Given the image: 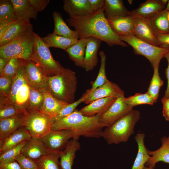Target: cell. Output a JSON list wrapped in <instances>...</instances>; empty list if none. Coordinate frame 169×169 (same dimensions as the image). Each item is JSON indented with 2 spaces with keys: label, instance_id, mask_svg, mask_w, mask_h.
<instances>
[{
  "label": "cell",
  "instance_id": "cell-4",
  "mask_svg": "<svg viewBox=\"0 0 169 169\" xmlns=\"http://www.w3.org/2000/svg\"><path fill=\"white\" fill-rule=\"evenodd\" d=\"M140 118V112L133 110L103 130L101 137L110 145L125 142L134 133V127Z\"/></svg>",
  "mask_w": 169,
  "mask_h": 169
},
{
  "label": "cell",
  "instance_id": "cell-17",
  "mask_svg": "<svg viewBox=\"0 0 169 169\" xmlns=\"http://www.w3.org/2000/svg\"><path fill=\"white\" fill-rule=\"evenodd\" d=\"M84 60V69L86 72L92 70L98 61L97 52L102 41L93 37L87 38Z\"/></svg>",
  "mask_w": 169,
  "mask_h": 169
},
{
  "label": "cell",
  "instance_id": "cell-53",
  "mask_svg": "<svg viewBox=\"0 0 169 169\" xmlns=\"http://www.w3.org/2000/svg\"><path fill=\"white\" fill-rule=\"evenodd\" d=\"M168 1L167 0H161L162 3L165 6L167 3Z\"/></svg>",
  "mask_w": 169,
  "mask_h": 169
},
{
  "label": "cell",
  "instance_id": "cell-25",
  "mask_svg": "<svg viewBox=\"0 0 169 169\" xmlns=\"http://www.w3.org/2000/svg\"><path fill=\"white\" fill-rule=\"evenodd\" d=\"M15 13L18 19L30 21L31 19L36 20L38 13L28 0H10Z\"/></svg>",
  "mask_w": 169,
  "mask_h": 169
},
{
  "label": "cell",
  "instance_id": "cell-33",
  "mask_svg": "<svg viewBox=\"0 0 169 169\" xmlns=\"http://www.w3.org/2000/svg\"><path fill=\"white\" fill-rule=\"evenodd\" d=\"M18 19L15 13L10 0H1L0 24L10 23Z\"/></svg>",
  "mask_w": 169,
  "mask_h": 169
},
{
  "label": "cell",
  "instance_id": "cell-28",
  "mask_svg": "<svg viewBox=\"0 0 169 169\" xmlns=\"http://www.w3.org/2000/svg\"><path fill=\"white\" fill-rule=\"evenodd\" d=\"M169 12L165 9L147 19L155 36L169 33V24L167 18Z\"/></svg>",
  "mask_w": 169,
  "mask_h": 169
},
{
  "label": "cell",
  "instance_id": "cell-34",
  "mask_svg": "<svg viewBox=\"0 0 169 169\" xmlns=\"http://www.w3.org/2000/svg\"><path fill=\"white\" fill-rule=\"evenodd\" d=\"M43 102V96L40 90L29 86V97L26 109L27 111H40Z\"/></svg>",
  "mask_w": 169,
  "mask_h": 169
},
{
  "label": "cell",
  "instance_id": "cell-35",
  "mask_svg": "<svg viewBox=\"0 0 169 169\" xmlns=\"http://www.w3.org/2000/svg\"><path fill=\"white\" fill-rule=\"evenodd\" d=\"M60 153L50 152L39 161L35 162L38 169H60Z\"/></svg>",
  "mask_w": 169,
  "mask_h": 169
},
{
  "label": "cell",
  "instance_id": "cell-6",
  "mask_svg": "<svg viewBox=\"0 0 169 169\" xmlns=\"http://www.w3.org/2000/svg\"><path fill=\"white\" fill-rule=\"evenodd\" d=\"M33 26L9 43L0 47V58L30 60L33 44Z\"/></svg>",
  "mask_w": 169,
  "mask_h": 169
},
{
  "label": "cell",
  "instance_id": "cell-50",
  "mask_svg": "<svg viewBox=\"0 0 169 169\" xmlns=\"http://www.w3.org/2000/svg\"><path fill=\"white\" fill-rule=\"evenodd\" d=\"M10 59L8 58H0V74L2 72Z\"/></svg>",
  "mask_w": 169,
  "mask_h": 169
},
{
  "label": "cell",
  "instance_id": "cell-8",
  "mask_svg": "<svg viewBox=\"0 0 169 169\" xmlns=\"http://www.w3.org/2000/svg\"><path fill=\"white\" fill-rule=\"evenodd\" d=\"M54 122L53 119L40 111H27L24 127L31 137L41 138L51 131Z\"/></svg>",
  "mask_w": 169,
  "mask_h": 169
},
{
  "label": "cell",
  "instance_id": "cell-23",
  "mask_svg": "<svg viewBox=\"0 0 169 169\" xmlns=\"http://www.w3.org/2000/svg\"><path fill=\"white\" fill-rule=\"evenodd\" d=\"M165 8L161 0H148L141 3L137 8L130 11V14L148 19Z\"/></svg>",
  "mask_w": 169,
  "mask_h": 169
},
{
  "label": "cell",
  "instance_id": "cell-1",
  "mask_svg": "<svg viewBox=\"0 0 169 169\" xmlns=\"http://www.w3.org/2000/svg\"><path fill=\"white\" fill-rule=\"evenodd\" d=\"M66 21L69 26L74 28L79 39L93 37L105 42L109 46H127L111 28L104 15V9L81 17H69Z\"/></svg>",
  "mask_w": 169,
  "mask_h": 169
},
{
  "label": "cell",
  "instance_id": "cell-54",
  "mask_svg": "<svg viewBox=\"0 0 169 169\" xmlns=\"http://www.w3.org/2000/svg\"><path fill=\"white\" fill-rule=\"evenodd\" d=\"M165 9L169 12V0L168 1L166 6V7Z\"/></svg>",
  "mask_w": 169,
  "mask_h": 169
},
{
  "label": "cell",
  "instance_id": "cell-38",
  "mask_svg": "<svg viewBox=\"0 0 169 169\" xmlns=\"http://www.w3.org/2000/svg\"><path fill=\"white\" fill-rule=\"evenodd\" d=\"M99 54L100 58V66L97 78L92 84L91 88L87 90L89 92L102 85L108 80L106 76L105 70L106 55L102 50L100 51Z\"/></svg>",
  "mask_w": 169,
  "mask_h": 169
},
{
  "label": "cell",
  "instance_id": "cell-45",
  "mask_svg": "<svg viewBox=\"0 0 169 169\" xmlns=\"http://www.w3.org/2000/svg\"><path fill=\"white\" fill-rule=\"evenodd\" d=\"M28 1L38 13L44 10L49 2V0H28Z\"/></svg>",
  "mask_w": 169,
  "mask_h": 169
},
{
  "label": "cell",
  "instance_id": "cell-11",
  "mask_svg": "<svg viewBox=\"0 0 169 169\" xmlns=\"http://www.w3.org/2000/svg\"><path fill=\"white\" fill-rule=\"evenodd\" d=\"M84 95L85 97L83 102L87 104L101 98L108 97L117 98L124 96V91L117 84L108 80L91 92L87 90Z\"/></svg>",
  "mask_w": 169,
  "mask_h": 169
},
{
  "label": "cell",
  "instance_id": "cell-30",
  "mask_svg": "<svg viewBox=\"0 0 169 169\" xmlns=\"http://www.w3.org/2000/svg\"><path fill=\"white\" fill-rule=\"evenodd\" d=\"M104 14L106 19L130 15L121 0H104Z\"/></svg>",
  "mask_w": 169,
  "mask_h": 169
},
{
  "label": "cell",
  "instance_id": "cell-3",
  "mask_svg": "<svg viewBox=\"0 0 169 169\" xmlns=\"http://www.w3.org/2000/svg\"><path fill=\"white\" fill-rule=\"evenodd\" d=\"M77 84L75 72L64 68L59 74L47 77L46 89L56 99L70 104L74 102Z\"/></svg>",
  "mask_w": 169,
  "mask_h": 169
},
{
  "label": "cell",
  "instance_id": "cell-15",
  "mask_svg": "<svg viewBox=\"0 0 169 169\" xmlns=\"http://www.w3.org/2000/svg\"><path fill=\"white\" fill-rule=\"evenodd\" d=\"M132 15L134 18V35L148 43L156 46H160L148 20L138 16Z\"/></svg>",
  "mask_w": 169,
  "mask_h": 169
},
{
  "label": "cell",
  "instance_id": "cell-18",
  "mask_svg": "<svg viewBox=\"0 0 169 169\" xmlns=\"http://www.w3.org/2000/svg\"><path fill=\"white\" fill-rule=\"evenodd\" d=\"M117 98L108 97L97 100L83 107L79 112L84 115L92 117L100 116L106 111L113 104Z\"/></svg>",
  "mask_w": 169,
  "mask_h": 169
},
{
  "label": "cell",
  "instance_id": "cell-16",
  "mask_svg": "<svg viewBox=\"0 0 169 169\" xmlns=\"http://www.w3.org/2000/svg\"><path fill=\"white\" fill-rule=\"evenodd\" d=\"M43 94L44 102L40 111L53 119L61 110L69 104L59 100L52 95L45 88L39 90Z\"/></svg>",
  "mask_w": 169,
  "mask_h": 169
},
{
  "label": "cell",
  "instance_id": "cell-27",
  "mask_svg": "<svg viewBox=\"0 0 169 169\" xmlns=\"http://www.w3.org/2000/svg\"><path fill=\"white\" fill-rule=\"evenodd\" d=\"M87 38L79 39L77 42L65 51L75 64L84 68V60Z\"/></svg>",
  "mask_w": 169,
  "mask_h": 169
},
{
  "label": "cell",
  "instance_id": "cell-42",
  "mask_svg": "<svg viewBox=\"0 0 169 169\" xmlns=\"http://www.w3.org/2000/svg\"><path fill=\"white\" fill-rule=\"evenodd\" d=\"M85 96L84 94L82 96L76 101L69 104L64 106L61 110L58 115L54 119V122L57 120L64 117L73 113L77 107L84 100Z\"/></svg>",
  "mask_w": 169,
  "mask_h": 169
},
{
  "label": "cell",
  "instance_id": "cell-2",
  "mask_svg": "<svg viewBox=\"0 0 169 169\" xmlns=\"http://www.w3.org/2000/svg\"><path fill=\"white\" fill-rule=\"evenodd\" d=\"M100 115H84L75 110L64 117L55 121L51 130H69L74 131L78 140L81 136L98 138L101 137L104 127L99 121Z\"/></svg>",
  "mask_w": 169,
  "mask_h": 169
},
{
  "label": "cell",
  "instance_id": "cell-29",
  "mask_svg": "<svg viewBox=\"0 0 169 169\" xmlns=\"http://www.w3.org/2000/svg\"><path fill=\"white\" fill-rule=\"evenodd\" d=\"M52 15L54 22L53 33L69 38L79 39L77 32L69 28L60 13L55 11Z\"/></svg>",
  "mask_w": 169,
  "mask_h": 169
},
{
  "label": "cell",
  "instance_id": "cell-39",
  "mask_svg": "<svg viewBox=\"0 0 169 169\" xmlns=\"http://www.w3.org/2000/svg\"><path fill=\"white\" fill-rule=\"evenodd\" d=\"M27 112L24 108L11 104L0 106V120L23 115Z\"/></svg>",
  "mask_w": 169,
  "mask_h": 169
},
{
  "label": "cell",
  "instance_id": "cell-56",
  "mask_svg": "<svg viewBox=\"0 0 169 169\" xmlns=\"http://www.w3.org/2000/svg\"><path fill=\"white\" fill-rule=\"evenodd\" d=\"M167 18H168V23H169V13H168V14Z\"/></svg>",
  "mask_w": 169,
  "mask_h": 169
},
{
  "label": "cell",
  "instance_id": "cell-13",
  "mask_svg": "<svg viewBox=\"0 0 169 169\" xmlns=\"http://www.w3.org/2000/svg\"><path fill=\"white\" fill-rule=\"evenodd\" d=\"M50 152L41 139L31 137L26 141L21 153L26 157L36 161Z\"/></svg>",
  "mask_w": 169,
  "mask_h": 169
},
{
  "label": "cell",
  "instance_id": "cell-24",
  "mask_svg": "<svg viewBox=\"0 0 169 169\" xmlns=\"http://www.w3.org/2000/svg\"><path fill=\"white\" fill-rule=\"evenodd\" d=\"M80 148V144L78 140L72 138L69 141L64 149L60 153V169H72L76 152Z\"/></svg>",
  "mask_w": 169,
  "mask_h": 169
},
{
  "label": "cell",
  "instance_id": "cell-37",
  "mask_svg": "<svg viewBox=\"0 0 169 169\" xmlns=\"http://www.w3.org/2000/svg\"><path fill=\"white\" fill-rule=\"evenodd\" d=\"M159 65H157L153 68V74L147 91L155 102L158 99L160 90L163 84V80L159 76Z\"/></svg>",
  "mask_w": 169,
  "mask_h": 169
},
{
  "label": "cell",
  "instance_id": "cell-47",
  "mask_svg": "<svg viewBox=\"0 0 169 169\" xmlns=\"http://www.w3.org/2000/svg\"><path fill=\"white\" fill-rule=\"evenodd\" d=\"M168 62V66L166 70V75L167 79V86L164 97L165 98H169V51L164 56Z\"/></svg>",
  "mask_w": 169,
  "mask_h": 169
},
{
  "label": "cell",
  "instance_id": "cell-40",
  "mask_svg": "<svg viewBox=\"0 0 169 169\" xmlns=\"http://www.w3.org/2000/svg\"><path fill=\"white\" fill-rule=\"evenodd\" d=\"M27 141L22 142L15 146L0 154V163H6L15 161L14 159L15 157L21 153L22 149Z\"/></svg>",
  "mask_w": 169,
  "mask_h": 169
},
{
  "label": "cell",
  "instance_id": "cell-7",
  "mask_svg": "<svg viewBox=\"0 0 169 169\" xmlns=\"http://www.w3.org/2000/svg\"><path fill=\"white\" fill-rule=\"evenodd\" d=\"M120 39L131 46L135 53L143 55L149 61L152 67L159 65L160 62L169 51V45L155 46L144 42L134 35L119 36Z\"/></svg>",
  "mask_w": 169,
  "mask_h": 169
},
{
  "label": "cell",
  "instance_id": "cell-41",
  "mask_svg": "<svg viewBox=\"0 0 169 169\" xmlns=\"http://www.w3.org/2000/svg\"><path fill=\"white\" fill-rule=\"evenodd\" d=\"M22 59L12 58L4 67L0 76L13 78L16 74L21 64Z\"/></svg>",
  "mask_w": 169,
  "mask_h": 169
},
{
  "label": "cell",
  "instance_id": "cell-48",
  "mask_svg": "<svg viewBox=\"0 0 169 169\" xmlns=\"http://www.w3.org/2000/svg\"><path fill=\"white\" fill-rule=\"evenodd\" d=\"M0 169H22L18 162L16 161H13L0 163Z\"/></svg>",
  "mask_w": 169,
  "mask_h": 169
},
{
  "label": "cell",
  "instance_id": "cell-21",
  "mask_svg": "<svg viewBox=\"0 0 169 169\" xmlns=\"http://www.w3.org/2000/svg\"><path fill=\"white\" fill-rule=\"evenodd\" d=\"M161 141V145L158 149L154 151L148 150L150 157L145 166L154 168L159 161L169 164V135L162 137Z\"/></svg>",
  "mask_w": 169,
  "mask_h": 169
},
{
  "label": "cell",
  "instance_id": "cell-44",
  "mask_svg": "<svg viewBox=\"0 0 169 169\" xmlns=\"http://www.w3.org/2000/svg\"><path fill=\"white\" fill-rule=\"evenodd\" d=\"M13 78L5 76L0 77V95L8 98Z\"/></svg>",
  "mask_w": 169,
  "mask_h": 169
},
{
  "label": "cell",
  "instance_id": "cell-22",
  "mask_svg": "<svg viewBox=\"0 0 169 169\" xmlns=\"http://www.w3.org/2000/svg\"><path fill=\"white\" fill-rule=\"evenodd\" d=\"M26 113L23 115L0 120V144L11 133L24 126Z\"/></svg>",
  "mask_w": 169,
  "mask_h": 169
},
{
  "label": "cell",
  "instance_id": "cell-12",
  "mask_svg": "<svg viewBox=\"0 0 169 169\" xmlns=\"http://www.w3.org/2000/svg\"><path fill=\"white\" fill-rule=\"evenodd\" d=\"M24 75L28 85L40 90L45 88L47 77L31 60L24 61Z\"/></svg>",
  "mask_w": 169,
  "mask_h": 169
},
{
  "label": "cell",
  "instance_id": "cell-51",
  "mask_svg": "<svg viewBox=\"0 0 169 169\" xmlns=\"http://www.w3.org/2000/svg\"><path fill=\"white\" fill-rule=\"evenodd\" d=\"M162 104V110L169 109V98H165L163 97L161 99Z\"/></svg>",
  "mask_w": 169,
  "mask_h": 169
},
{
  "label": "cell",
  "instance_id": "cell-43",
  "mask_svg": "<svg viewBox=\"0 0 169 169\" xmlns=\"http://www.w3.org/2000/svg\"><path fill=\"white\" fill-rule=\"evenodd\" d=\"M14 159L22 169H38L34 161L26 157L21 153L18 155Z\"/></svg>",
  "mask_w": 169,
  "mask_h": 169
},
{
  "label": "cell",
  "instance_id": "cell-55",
  "mask_svg": "<svg viewBox=\"0 0 169 169\" xmlns=\"http://www.w3.org/2000/svg\"><path fill=\"white\" fill-rule=\"evenodd\" d=\"M143 169H155L154 168L149 167L146 166H145Z\"/></svg>",
  "mask_w": 169,
  "mask_h": 169
},
{
  "label": "cell",
  "instance_id": "cell-46",
  "mask_svg": "<svg viewBox=\"0 0 169 169\" xmlns=\"http://www.w3.org/2000/svg\"><path fill=\"white\" fill-rule=\"evenodd\" d=\"M92 13L104 9V0H88Z\"/></svg>",
  "mask_w": 169,
  "mask_h": 169
},
{
  "label": "cell",
  "instance_id": "cell-32",
  "mask_svg": "<svg viewBox=\"0 0 169 169\" xmlns=\"http://www.w3.org/2000/svg\"><path fill=\"white\" fill-rule=\"evenodd\" d=\"M42 39L49 48H58L65 50L76 43L79 39L65 38L53 33L48 34Z\"/></svg>",
  "mask_w": 169,
  "mask_h": 169
},
{
  "label": "cell",
  "instance_id": "cell-31",
  "mask_svg": "<svg viewBox=\"0 0 169 169\" xmlns=\"http://www.w3.org/2000/svg\"><path fill=\"white\" fill-rule=\"evenodd\" d=\"M145 136L144 133L141 132L137 133L135 136L138 145V151L131 169H143L149 158L148 150L144 143Z\"/></svg>",
  "mask_w": 169,
  "mask_h": 169
},
{
  "label": "cell",
  "instance_id": "cell-19",
  "mask_svg": "<svg viewBox=\"0 0 169 169\" xmlns=\"http://www.w3.org/2000/svg\"><path fill=\"white\" fill-rule=\"evenodd\" d=\"M63 8L71 17H81L92 13L88 0H64Z\"/></svg>",
  "mask_w": 169,
  "mask_h": 169
},
{
  "label": "cell",
  "instance_id": "cell-14",
  "mask_svg": "<svg viewBox=\"0 0 169 169\" xmlns=\"http://www.w3.org/2000/svg\"><path fill=\"white\" fill-rule=\"evenodd\" d=\"M113 31L118 36L134 35V17L130 15L107 19Z\"/></svg>",
  "mask_w": 169,
  "mask_h": 169
},
{
  "label": "cell",
  "instance_id": "cell-52",
  "mask_svg": "<svg viewBox=\"0 0 169 169\" xmlns=\"http://www.w3.org/2000/svg\"><path fill=\"white\" fill-rule=\"evenodd\" d=\"M162 113L165 120L169 121V109L165 110H162Z\"/></svg>",
  "mask_w": 169,
  "mask_h": 169
},
{
  "label": "cell",
  "instance_id": "cell-20",
  "mask_svg": "<svg viewBox=\"0 0 169 169\" xmlns=\"http://www.w3.org/2000/svg\"><path fill=\"white\" fill-rule=\"evenodd\" d=\"M32 26L30 21L18 19L14 22L0 37V47L9 43L25 33Z\"/></svg>",
  "mask_w": 169,
  "mask_h": 169
},
{
  "label": "cell",
  "instance_id": "cell-5",
  "mask_svg": "<svg viewBox=\"0 0 169 169\" xmlns=\"http://www.w3.org/2000/svg\"><path fill=\"white\" fill-rule=\"evenodd\" d=\"M33 44L30 60L47 77L59 74L64 68L53 58L49 48L43 42L42 38L33 32Z\"/></svg>",
  "mask_w": 169,
  "mask_h": 169
},
{
  "label": "cell",
  "instance_id": "cell-10",
  "mask_svg": "<svg viewBox=\"0 0 169 169\" xmlns=\"http://www.w3.org/2000/svg\"><path fill=\"white\" fill-rule=\"evenodd\" d=\"M125 97L117 98L109 109L100 116L99 121L104 127L110 126L133 110L125 104Z\"/></svg>",
  "mask_w": 169,
  "mask_h": 169
},
{
  "label": "cell",
  "instance_id": "cell-9",
  "mask_svg": "<svg viewBox=\"0 0 169 169\" xmlns=\"http://www.w3.org/2000/svg\"><path fill=\"white\" fill-rule=\"evenodd\" d=\"M78 140L76 133L69 130H52L40 138L50 152L60 153L71 139Z\"/></svg>",
  "mask_w": 169,
  "mask_h": 169
},
{
  "label": "cell",
  "instance_id": "cell-36",
  "mask_svg": "<svg viewBox=\"0 0 169 169\" xmlns=\"http://www.w3.org/2000/svg\"><path fill=\"white\" fill-rule=\"evenodd\" d=\"M124 101L129 107L143 104L152 105L155 102L147 92L145 93H137L128 97H124Z\"/></svg>",
  "mask_w": 169,
  "mask_h": 169
},
{
  "label": "cell",
  "instance_id": "cell-26",
  "mask_svg": "<svg viewBox=\"0 0 169 169\" xmlns=\"http://www.w3.org/2000/svg\"><path fill=\"white\" fill-rule=\"evenodd\" d=\"M31 137L24 127L20 128L10 134L0 144V154Z\"/></svg>",
  "mask_w": 169,
  "mask_h": 169
},
{
  "label": "cell",
  "instance_id": "cell-49",
  "mask_svg": "<svg viewBox=\"0 0 169 169\" xmlns=\"http://www.w3.org/2000/svg\"><path fill=\"white\" fill-rule=\"evenodd\" d=\"M156 37L160 46L162 45H169V33L158 34L156 35Z\"/></svg>",
  "mask_w": 169,
  "mask_h": 169
}]
</instances>
